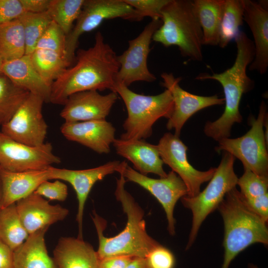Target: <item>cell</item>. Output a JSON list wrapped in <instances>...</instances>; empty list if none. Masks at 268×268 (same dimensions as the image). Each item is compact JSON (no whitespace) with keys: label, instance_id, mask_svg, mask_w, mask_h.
<instances>
[{"label":"cell","instance_id":"1","mask_svg":"<svg viewBox=\"0 0 268 268\" xmlns=\"http://www.w3.org/2000/svg\"><path fill=\"white\" fill-rule=\"evenodd\" d=\"M75 54L74 64L52 84L50 102L64 105L70 95L79 92L114 91L120 68L118 56L100 32L96 33L92 47L79 49Z\"/></svg>","mask_w":268,"mask_h":268},{"label":"cell","instance_id":"2","mask_svg":"<svg viewBox=\"0 0 268 268\" xmlns=\"http://www.w3.org/2000/svg\"><path fill=\"white\" fill-rule=\"evenodd\" d=\"M237 54L233 65L221 73H201L196 79H211L222 86L224 94V111L222 115L213 122H207L204 127L206 135L218 141L229 137L233 125L242 121L239 111L241 99L244 94L251 90L255 82L247 74V69L255 57L253 41L243 31L235 39Z\"/></svg>","mask_w":268,"mask_h":268},{"label":"cell","instance_id":"3","mask_svg":"<svg viewBox=\"0 0 268 268\" xmlns=\"http://www.w3.org/2000/svg\"><path fill=\"white\" fill-rule=\"evenodd\" d=\"M117 179L115 195L127 215V224L120 233L113 237L103 234L106 221L95 212L92 218L99 240L96 251L99 259L115 256H130L145 258L159 244L147 233L144 212L131 195L126 190V180L122 174Z\"/></svg>","mask_w":268,"mask_h":268},{"label":"cell","instance_id":"4","mask_svg":"<svg viewBox=\"0 0 268 268\" xmlns=\"http://www.w3.org/2000/svg\"><path fill=\"white\" fill-rule=\"evenodd\" d=\"M217 209L224 226L221 268H229L237 255L251 245H268L267 223L251 209L236 187L226 194Z\"/></svg>","mask_w":268,"mask_h":268},{"label":"cell","instance_id":"5","mask_svg":"<svg viewBox=\"0 0 268 268\" xmlns=\"http://www.w3.org/2000/svg\"><path fill=\"white\" fill-rule=\"evenodd\" d=\"M162 24L152 40L165 47H178L189 60H203V36L193 0H169L161 11Z\"/></svg>","mask_w":268,"mask_h":268},{"label":"cell","instance_id":"6","mask_svg":"<svg viewBox=\"0 0 268 268\" xmlns=\"http://www.w3.org/2000/svg\"><path fill=\"white\" fill-rule=\"evenodd\" d=\"M114 91L123 99L128 112L123 125L125 132L120 136L122 139L145 140L151 135L154 123L161 118L168 119L173 112V100L167 89L156 95H144L116 83Z\"/></svg>","mask_w":268,"mask_h":268},{"label":"cell","instance_id":"7","mask_svg":"<svg viewBox=\"0 0 268 268\" xmlns=\"http://www.w3.org/2000/svg\"><path fill=\"white\" fill-rule=\"evenodd\" d=\"M235 159L231 154L224 152L220 164L205 188L195 197L186 196L181 198L183 205L190 209L193 214L186 249L194 243L206 217L217 208L226 194L236 187L238 178L234 170Z\"/></svg>","mask_w":268,"mask_h":268},{"label":"cell","instance_id":"8","mask_svg":"<svg viewBox=\"0 0 268 268\" xmlns=\"http://www.w3.org/2000/svg\"><path fill=\"white\" fill-rule=\"evenodd\" d=\"M249 119L251 128L247 133L239 137L220 139L215 150L218 153L224 151L231 154L241 161L244 169L268 178V142L264 131L268 112L264 101L261 103L257 118Z\"/></svg>","mask_w":268,"mask_h":268},{"label":"cell","instance_id":"9","mask_svg":"<svg viewBox=\"0 0 268 268\" xmlns=\"http://www.w3.org/2000/svg\"><path fill=\"white\" fill-rule=\"evenodd\" d=\"M134 9L124 0H84L80 15L71 32L66 36V52L67 61H75L79 38L84 33L97 28L106 19L121 18L132 19Z\"/></svg>","mask_w":268,"mask_h":268},{"label":"cell","instance_id":"10","mask_svg":"<svg viewBox=\"0 0 268 268\" xmlns=\"http://www.w3.org/2000/svg\"><path fill=\"white\" fill-rule=\"evenodd\" d=\"M161 24L160 19H151L138 36L129 41L128 49L117 56L120 68L116 83L129 87L134 82H151L156 79L149 70L147 63L153 35Z\"/></svg>","mask_w":268,"mask_h":268},{"label":"cell","instance_id":"11","mask_svg":"<svg viewBox=\"0 0 268 268\" xmlns=\"http://www.w3.org/2000/svg\"><path fill=\"white\" fill-rule=\"evenodd\" d=\"M126 181L135 183L148 191L160 203L165 212L170 234L175 233L174 207L177 201L187 196V188L182 180L173 171L159 179H153L138 172L125 161L121 162L118 171Z\"/></svg>","mask_w":268,"mask_h":268},{"label":"cell","instance_id":"12","mask_svg":"<svg viewBox=\"0 0 268 268\" xmlns=\"http://www.w3.org/2000/svg\"><path fill=\"white\" fill-rule=\"evenodd\" d=\"M61 162L53 152L52 145L45 142L32 146L18 142L0 131V167L11 172L41 170Z\"/></svg>","mask_w":268,"mask_h":268},{"label":"cell","instance_id":"13","mask_svg":"<svg viewBox=\"0 0 268 268\" xmlns=\"http://www.w3.org/2000/svg\"><path fill=\"white\" fill-rule=\"evenodd\" d=\"M44 102L42 97L30 93L10 120L1 126V132L29 146L43 144L48 131L42 113Z\"/></svg>","mask_w":268,"mask_h":268},{"label":"cell","instance_id":"14","mask_svg":"<svg viewBox=\"0 0 268 268\" xmlns=\"http://www.w3.org/2000/svg\"><path fill=\"white\" fill-rule=\"evenodd\" d=\"M157 145L163 163L168 165L184 182L187 190V196L193 197L201 191L202 184L212 177L216 168L201 171L195 169L189 163L187 146L179 136L170 133L164 134Z\"/></svg>","mask_w":268,"mask_h":268},{"label":"cell","instance_id":"15","mask_svg":"<svg viewBox=\"0 0 268 268\" xmlns=\"http://www.w3.org/2000/svg\"><path fill=\"white\" fill-rule=\"evenodd\" d=\"M161 85L170 92L173 102L174 109L168 119L166 128L174 129L175 134L179 136L185 123L197 112L208 107L222 105L224 99L217 95L203 96L195 95L183 89L180 85L181 77H176L172 73L163 72L161 74Z\"/></svg>","mask_w":268,"mask_h":268},{"label":"cell","instance_id":"16","mask_svg":"<svg viewBox=\"0 0 268 268\" xmlns=\"http://www.w3.org/2000/svg\"><path fill=\"white\" fill-rule=\"evenodd\" d=\"M121 162L115 160L87 169L71 170L51 166L48 168L49 180H59L69 183L74 189L78 201L76 220L78 224V238L83 239L82 222L85 204L94 185L105 176L119 170Z\"/></svg>","mask_w":268,"mask_h":268},{"label":"cell","instance_id":"17","mask_svg":"<svg viewBox=\"0 0 268 268\" xmlns=\"http://www.w3.org/2000/svg\"><path fill=\"white\" fill-rule=\"evenodd\" d=\"M117 99L114 91L104 95L96 90L77 92L67 98L60 116L69 123L106 120Z\"/></svg>","mask_w":268,"mask_h":268},{"label":"cell","instance_id":"18","mask_svg":"<svg viewBox=\"0 0 268 268\" xmlns=\"http://www.w3.org/2000/svg\"><path fill=\"white\" fill-rule=\"evenodd\" d=\"M68 140L79 143L99 154H108L113 144L116 129L106 120L65 122L61 127Z\"/></svg>","mask_w":268,"mask_h":268},{"label":"cell","instance_id":"19","mask_svg":"<svg viewBox=\"0 0 268 268\" xmlns=\"http://www.w3.org/2000/svg\"><path fill=\"white\" fill-rule=\"evenodd\" d=\"M15 204L20 219L29 235L64 220L69 212L59 204H50L34 192Z\"/></svg>","mask_w":268,"mask_h":268},{"label":"cell","instance_id":"20","mask_svg":"<svg viewBox=\"0 0 268 268\" xmlns=\"http://www.w3.org/2000/svg\"><path fill=\"white\" fill-rule=\"evenodd\" d=\"M244 20L248 24L254 38L255 57L248 68L261 75L268 68V9L258 1L244 0Z\"/></svg>","mask_w":268,"mask_h":268},{"label":"cell","instance_id":"21","mask_svg":"<svg viewBox=\"0 0 268 268\" xmlns=\"http://www.w3.org/2000/svg\"><path fill=\"white\" fill-rule=\"evenodd\" d=\"M112 144L117 153L131 161L134 169L140 174L146 175L153 173L160 178L167 176L156 145L144 139L125 140L120 138H115Z\"/></svg>","mask_w":268,"mask_h":268},{"label":"cell","instance_id":"22","mask_svg":"<svg viewBox=\"0 0 268 268\" xmlns=\"http://www.w3.org/2000/svg\"><path fill=\"white\" fill-rule=\"evenodd\" d=\"M48 168L41 170L11 172L0 167L1 188V208L33 193L43 182L50 180Z\"/></svg>","mask_w":268,"mask_h":268},{"label":"cell","instance_id":"23","mask_svg":"<svg viewBox=\"0 0 268 268\" xmlns=\"http://www.w3.org/2000/svg\"><path fill=\"white\" fill-rule=\"evenodd\" d=\"M53 254L58 268H98L97 252L83 239L61 237Z\"/></svg>","mask_w":268,"mask_h":268},{"label":"cell","instance_id":"24","mask_svg":"<svg viewBox=\"0 0 268 268\" xmlns=\"http://www.w3.org/2000/svg\"><path fill=\"white\" fill-rule=\"evenodd\" d=\"M1 72L17 86L50 102L52 86L36 70L29 55L3 62Z\"/></svg>","mask_w":268,"mask_h":268},{"label":"cell","instance_id":"25","mask_svg":"<svg viewBox=\"0 0 268 268\" xmlns=\"http://www.w3.org/2000/svg\"><path fill=\"white\" fill-rule=\"evenodd\" d=\"M49 227L30 234L13 253L12 268H58L48 254L45 235Z\"/></svg>","mask_w":268,"mask_h":268},{"label":"cell","instance_id":"26","mask_svg":"<svg viewBox=\"0 0 268 268\" xmlns=\"http://www.w3.org/2000/svg\"><path fill=\"white\" fill-rule=\"evenodd\" d=\"M193 2L202 32L203 45L218 46L224 0H194Z\"/></svg>","mask_w":268,"mask_h":268},{"label":"cell","instance_id":"27","mask_svg":"<svg viewBox=\"0 0 268 268\" xmlns=\"http://www.w3.org/2000/svg\"><path fill=\"white\" fill-rule=\"evenodd\" d=\"M25 55L23 28L19 19L0 25V56L3 62Z\"/></svg>","mask_w":268,"mask_h":268},{"label":"cell","instance_id":"28","mask_svg":"<svg viewBox=\"0 0 268 268\" xmlns=\"http://www.w3.org/2000/svg\"><path fill=\"white\" fill-rule=\"evenodd\" d=\"M29 56L36 70L51 86L64 70L71 66L66 58L48 50L36 49Z\"/></svg>","mask_w":268,"mask_h":268},{"label":"cell","instance_id":"29","mask_svg":"<svg viewBox=\"0 0 268 268\" xmlns=\"http://www.w3.org/2000/svg\"><path fill=\"white\" fill-rule=\"evenodd\" d=\"M19 217L15 203L0 209V240L14 251L28 237Z\"/></svg>","mask_w":268,"mask_h":268},{"label":"cell","instance_id":"30","mask_svg":"<svg viewBox=\"0 0 268 268\" xmlns=\"http://www.w3.org/2000/svg\"><path fill=\"white\" fill-rule=\"evenodd\" d=\"M244 0H224L218 46L224 48L235 40L244 21Z\"/></svg>","mask_w":268,"mask_h":268},{"label":"cell","instance_id":"31","mask_svg":"<svg viewBox=\"0 0 268 268\" xmlns=\"http://www.w3.org/2000/svg\"><path fill=\"white\" fill-rule=\"evenodd\" d=\"M29 94L0 74V126L10 120Z\"/></svg>","mask_w":268,"mask_h":268},{"label":"cell","instance_id":"32","mask_svg":"<svg viewBox=\"0 0 268 268\" xmlns=\"http://www.w3.org/2000/svg\"><path fill=\"white\" fill-rule=\"evenodd\" d=\"M84 0H50L47 12L67 36L78 18Z\"/></svg>","mask_w":268,"mask_h":268},{"label":"cell","instance_id":"33","mask_svg":"<svg viewBox=\"0 0 268 268\" xmlns=\"http://www.w3.org/2000/svg\"><path fill=\"white\" fill-rule=\"evenodd\" d=\"M21 23L25 41V55H29L52 20L47 11L42 13L24 12L18 18Z\"/></svg>","mask_w":268,"mask_h":268},{"label":"cell","instance_id":"34","mask_svg":"<svg viewBox=\"0 0 268 268\" xmlns=\"http://www.w3.org/2000/svg\"><path fill=\"white\" fill-rule=\"evenodd\" d=\"M66 40V35L63 30L52 20L39 40L36 49L55 52L67 59Z\"/></svg>","mask_w":268,"mask_h":268},{"label":"cell","instance_id":"35","mask_svg":"<svg viewBox=\"0 0 268 268\" xmlns=\"http://www.w3.org/2000/svg\"><path fill=\"white\" fill-rule=\"evenodd\" d=\"M237 185L246 199L268 193V178L259 176L248 169H244V173L238 178Z\"/></svg>","mask_w":268,"mask_h":268},{"label":"cell","instance_id":"36","mask_svg":"<svg viewBox=\"0 0 268 268\" xmlns=\"http://www.w3.org/2000/svg\"><path fill=\"white\" fill-rule=\"evenodd\" d=\"M134 9L132 21H139L144 17L160 19L161 11L169 0H124Z\"/></svg>","mask_w":268,"mask_h":268},{"label":"cell","instance_id":"37","mask_svg":"<svg viewBox=\"0 0 268 268\" xmlns=\"http://www.w3.org/2000/svg\"><path fill=\"white\" fill-rule=\"evenodd\" d=\"M145 259L149 268H174L175 266L172 253L160 244L154 248Z\"/></svg>","mask_w":268,"mask_h":268},{"label":"cell","instance_id":"38","mask_svg":"<svg viewBox=\"0 0 268 268\" xmlns=\"http://www.w3.org/2000/svg\"><path fill=\"white\" fill-rule=\"evenodd\" d=\"M47 180L42 183L36 189L35 193L48 199L63 201L67 197V185L59 180L51 182Z\"/></svg>","mask_w":268,"mask_h":268},{"label":"cell","instance_id":"39","mask_svg":"<svg viewBox=\"0 0 268 268\" xmlns=\"http://www.w3.org/2000/svg\"><path fill=\"white\" fill-rule=\"evenodd\" d=\"M24 12L19 0H0V25L18 19Z\"/></svg>","mask_w":268,"mask_h":268},{"label":"cell","instance_id":"40","mask_svg":"<svg viewBox=\"0 0 268 268\" xmlns=\"http://www.w3.org/2000/svg\"><path fill=\"white\" fill-rule=\"evenodd\" d=\"M245 200L251 209L265 222L268 223V193L251 199H245Z\"/></svg>","mask_w":268,"mask_h":268},{"label":"cell","instance_id":"41","mask_svg":"<svg viewBox=\"0 0 268 268\" xmlns=\"http://www.w3.org/2000/svg\"><path fill=\"white\" fill-rule=\"evenodd\" d=\"M133 258L115 256L99 259L98 268H126Z\"/></svg>","mask_w":268,"mask_h":268},{"label":"cell","instance_id":"42","mask_svg":"<svg viewBox=\"0 0 268 268\" xmlns=\"http://www.w3.org/2000/svg\"><path fill=\"white\" fill-rule=\"evenodd\" d=\"M25 12L42 13L47 11L50 0H19Z\"/></svg>","mask_w":268,"mask_h":268},{"label":"cell","instance_id":"43","mask_svg":"<svg viewBox=\"0 0 268 268\" xmlns=\"http://www.w3.org/2000/svg\"><path fill=\"white\" fill-rule=\"evenodd\" d=\"M13 253V250L0 240V268H12Z\"/></svg>","mask_w":268,"mask_h":268},{"label":"cell","instance_id":"44","mask_svg":"<svg viewBox=\"0 0 268 268\" xmlns=\"http://www.w3.org/2000/svg\"><path fill=\"white\" fill-rule=\"evenodd\" d=\"M126 268H149L145 258L134 257Z\"/></svg>","mask_w":268,"mask_h":268},{"label":"cell","instance_id":"45","mask_svg":"<svg viewBox=\"0 0 268 268\" xmlns=\"http://www.w3.org/2000/svg\"><path fill=\"white\" fill-rule=\"evenodd\" d=\"M3 63V61L0 56V74L2 73L1 69H2Z\"/></svg>","mask_w":268,"mask_h":268},{"label":"cell","instance_id":"46","mask_svg":"<svg viewBox=\"0 0 268 268\" xmlns=\"http://www.w3.org/2000/svg\"><path fill=\"white\" fill-rule=\"evenodd\" d=\"M1 183L0 180V209L1 208Z\"/></svg>","mask_w":268,"mask_h":268}]
</instances>
